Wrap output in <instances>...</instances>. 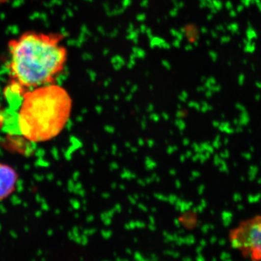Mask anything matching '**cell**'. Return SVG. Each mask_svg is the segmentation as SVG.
I'll return each instance as SVG.
<instances>
[{
	"instance_id": "1",
	"label": "cell",
	"mask_w": 261,
	"mask_h": 261,
	"mask_svg": "<svg viewBox=\"0 0 261 261\" xmlns=\"http://www.w3.org/2000/svg\"><path fill=\"white\" fill-rule=\"evenodd\" d=\"M64 35L29 31L8 43L11 87L20 95L28 89L56 83L65 69L68 51Z\"/></svg>"
},
{
	"instance_id": "2",
	"label": "cell",
	"mask_w": 261,
	"mask_h": 261,
	"mask_svg": "<svg viewBox=\"0 0 261 261\" xmlns=\"http://www.w3.org/2000/svg\"><path fill=\"white\" fill-rule=\"evenodd\" d=\"M18 112L19 132L25 140L44 143L58 137L68 124L73 101L56 83L25 91Z\"/></svg>"
},
{
	"instance_id": "3",
	"label": "cell",
	"mask_w": 261,
	"mask_h": 261,
	"mask_svg": "<svg viewBox=\"0 0 261 261\" xmlns=\"http://www.w3.org/2000/svg\"><path fill=\"white\" fill-rule=\"evenodd\" d=\"M230 240L244 256L261 260V215L243 221L233 230Z\"/></svg>"
},
{
	"instance_id": "5",
	"label": "cell",
	"mask_w": 261,
	"mask_h": 261,
	"mask_svg": "<svg viewBox=\"0 0 261 261\" xmlns=\"http://www.w3.org/2000/svg\"><path fill=\"white\" fill-rule=\"evenodd\" d=\"M5 122V114L4 112V110L3 109V107H2L1 103H0V129L3 128V126H4Z\"/></svg>"
},
{
	"instance_id": "6",
	"label": "cell",
	"mask_w": 261,
	"mask_h": 261,
	"mask_svg": "<svg viewBox=\"0 0 261 261\" xmlns=\"http://www.w3.org/2000/svg\"><path fill=\"white\" fill-rule=\"evenodd\" d=\"M10 0H0V5L4 4V3H8Z\"/></svg>"
},
{
	"instance_id": "4",
	"label": "cell",
	"mask_w": 261,
	"mask_h": 261,
	"mask_svg": "<svg viewBox=\"0 0 261 261\" xmlns=\"http://www.w3.org/2000/svg\"><path fill=\"white\" fill-rule=\"evenodd\" d=\"M18 181V171L13 166L0 162V202L9 198L14 193Z\"/></svg>"
}]
</instances>
